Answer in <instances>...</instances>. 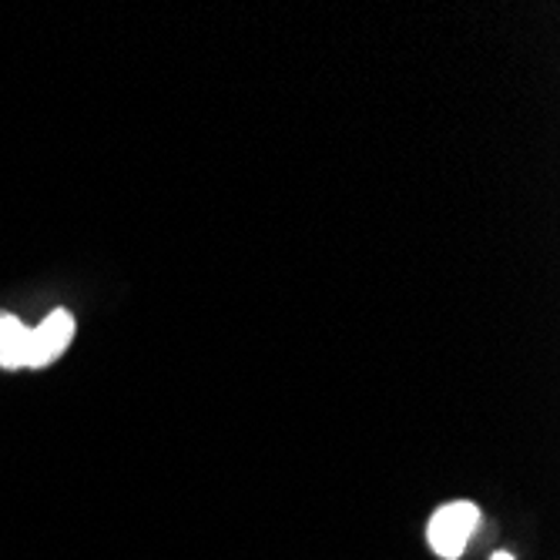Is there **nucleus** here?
<instances>
[{"instance_id":"f257e3e1","label":"nucleus","mask_w":560,"mask_h":560,"mask_svg":"<svg viewBox=\"0 0 560 560\" xmlns=\"http://www.w3.org/2000/svg\"><path fill=\"white\" fill-rule=\"evenodd\" d=\"M477 527H480V506L470 500H453V503H443L430 517L427 540L433 553H440L443 560H460Z\"/></svg>"},{"instance_id":"f03ea898","label":"nucleus","mask_w":560,"mask_h":560,"mask_svg":"<svg viewBox=\"0 0 560 560\" xmlns=\"http://www.w3.org/2000/svg\"><path fill=\"white\" fill-rule=\"evenodd\" d=\"M71 339H74V316L68 310H55L27 336V366L37 370V366L55 363L71 346Z\"/></svg>"},{"instance_id":"7ed1b4c3","label":"nucleus","mask_w":560,"mask_h":560,"mask_svg":"<svg viewBox=\"0 0 560 560\" xmlns=\"http://www.w3.org/2000/svg\"><path fill=\"white\" fill-rule=\"evenodd\" d=\"M27 336H31V329L18 316L0 313V366L4 370L27 366Z\"/></svg>"},{"instance_id":"20e7f679","label":"nucleus","mask_w":560,"mask_h":560,"mask_svg":"<svg viewBox=\"0 0 560 560\" xmlns=\"http://www.w3.org/2000/svg\"><path fill=\"white\" fill-rule=\"evenodd\" d=\"M493 560H514V553H506V550H497Z\"/></svg>"}]
</instances>
